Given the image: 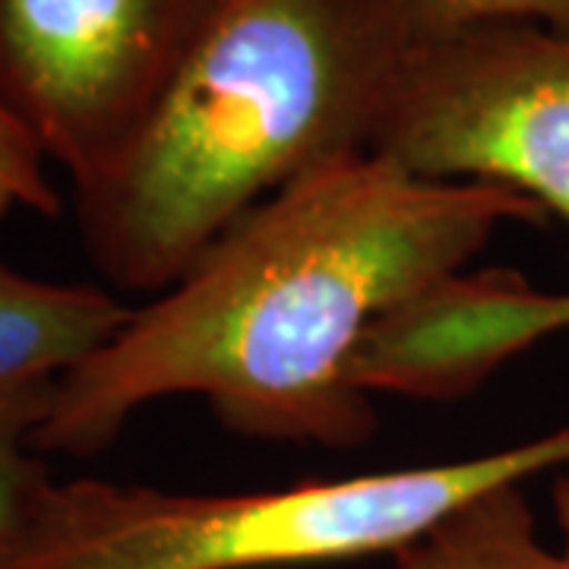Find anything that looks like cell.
<instances>
[{
  "label": "cell",
  "instance_id": "6da1fadb",
  "mask_svg": "<svg viewBox=\"0 0 569 569\" xmlns=\"http://www.w3.org/2000/svg\"><path fill=\"white\" fill-rule=\"evenodd\" d=\"M545 219L497 183L427 181L373 152L332 159L253 206L58 380L32 447L96 456L171 396H203L241 437L358 447L377 427L351 380L370 332L466 272L503 224Z\"/></svg>",
  "mask_w": 569,
  "mask_h": 569
},
{
  "label": "cell",
  "instance_id": "7a4b0ae2",
  "mask_svg": "<svg viewBox=\"0 0 569 569\" xmlns=\"http://www.w3.org/2000/svg\"><path fill=\"white\" fill-rule=\"evenodd\" d=\"M411 48L389 0H224L137 146L73 190L89 263L168 291L253 206L370 152Z\"/></svg>",
  "mask_w": 569,
  "mask_h": 569
},
{
  "label": "cell",
  "instance_id": "3957f363",
  "mask_svg": "<svg viewBox=\"0 0 569 569\" xmlns=\"http://www.w3.org/2000/svg\"><path fill=\"white\" fill-rule=\"evenodd\" d=\"M569 471V421L452 462L247 493L51 481L0 569H288L399 553L456 509Z\"/></svg>",
  "mask_w": 569,
  "mask_h": 569
},
{
  "label": "cell",
  "instance_id": "277c9868",
  "mask_svg": "<svg viewBox=\"0 0 569 569\" xmlns=\"http://www.w3.org/2000/svg\"><path fill=\"white\" fill-rule=\"evenodd\" d=\"M370 152L427 181L516 190L569 228V32L488 22L415 44Z\"/></svg>",
  "mask_w": 569,
  "mask_h": 569
},
{
  "label": "cell",
  "instance_id": "5b68a950",
  "mask_svg": "<svg viewBox=\"0 0 569 569\" xmlns=\"http://www.w3.org/2000/svg\"><path fill=\"white\" fill-rule=\"evenodd\" d=\"M224 0H0V111L70 174L137 146Z\"/></svg>",
  "mask_w": 569,
  "mask_h": 569
},
{
  "label": "cell",
  "instance_id": "8992f818",
  "mask_svg": "<svg viewBox=\"0 0 569 569\" xmlns=\"http://www.w3.org/2000/svg\"><path fill=\"white\" fill-rule=\"evenodd\" d=\"M137 307L99 284H61L0 263V392L58 383L104 348Z\"/></svg>",
  "mask_w": 569,
  "mask_h": 569
},
{
  "label": "cell",
  "instance_id": "52a82bcc",
  "mask_svg": "<svg viewBox=\"0 0 569 569\" xmlns=\"http://www.w3.org/2000/svg\"><path fill=\"white\" fill-rule=\"evenodd\" d=\"M392 569H569V557L538 538L526 485H507L392 553Z\"/></svg>",
  "mask_w": 569,
  "mask_h": 569
},
{
  "label": "cell",
  "instance_id": "ba28073f",
  "mask_svg": "<svg viewBox=\"0 0 569 569\" xmlns=\"http://www.w3.org/2000/svg\"><path fill=\"white\" fill-rule=\"evenodd\" d=\"M58 383L0 392V560L17 548L41 493L51 488L48 462L32 437L48 418Z\"/></svg>",
  "mask_w": 569,
  "mask_h": 569
},
{
  "label": "cell",
  "instance_id": "9c48e42d",
  "mask_svg": "<svg viewBox=\"0 0 569 569\" xmlns=\"http://www.w3.org/2000/svg\"><path fill=\"white\" fill-rule=\"evenodd\" d=\"M415 44L488 22H541L569 32V0H389Z\"/></svg>",
  "mask_w": 569,
  "mask_h": 569
},
{
  "label": "cell",
  "instance_id": "30bf717a",
  "mask_svg": "<svg viewBox=\"0 0 569 569\" xmlns=\"http://www.w3.org/2000/svg\"><path fill=\"white\" fill-rule=\"evenodd\" d=\"M13 209L51 219L61 212V193L44 171L39 146L0 111V216Z\"/></svg>",
  "mask_w": 569,
  "mask_h": 569
},
{
  "label": "cell",
  "instance_id": "8fae6325",
  "mask_svg": "<svg viewBox=\"0 0 569 569\" xmlns=\"http://www.w3.org/2000/svg\"><path fill=\"white\" fill-rule=\"evenodd\" d=\"M550 503H553V519L560 529V550L569 557V471H560L550 488Z\"/></svg>",
  "mask_w": 569,
  "mask_h": 569
},
{
  "label": "cell",
  "instance_id": "7c38bea8",
  "mask_svg": "<svg viewBox=\"0 0 569 569\" xmlns=\"http://www.w3.org/2000/svg\"><path fill=\"white\" fill-rule=\"evenodd\" d=\"M563 317H567V323H569V288H567V295H563Z\"/></svg>",
  "mask_w": 569,
  "mask_h": 569
}]
</instances>
